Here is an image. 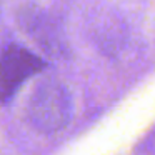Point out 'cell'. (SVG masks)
<instances>
[{
	"label": "cell",
	"mask_w": 155,
	"mask_h": 155,
	"mask_svg": "<svg viewBox=\"0 0 155 155\" xmlns=\"http://www.w3.org/2000/svg\"><path fill=\"white\" fill-rule=\"evenodd\" d=\"M74 102L67 85L55 77H45L35 84L25 104V117L40 134H55L72 120Z\"/></svg>",
	"instance_id": "cell-1"
},
{
	"label": "cell",
	"mask_w": 155,
	"mask_h": 155,
	"mask_svg": "<svg viewBox=\"0 0 155 155\" xmlns=\"http://www.w3.org/2000/svg\"><path fill=\"white\" fill-rule=\"evenodd\" d=\"M45 67L47 62L24 45H5L0 50V102L8 104L15 92Z\"/></svg>",
	"instance_id": "cell-2"
},
{
	"label": "cell",
	"mask_w": 155,
	"mask_h": 155,
	"mask_svg": "<svg viewBox=\"0 0 155 155\" xmlns=\"http://www.w3.org/2000/svg\"><path fill=\"white\" fill-rule=\"evenodd\" d=\"M18 25L28 37L35 40L50 57L65 58L68 57V44L62 34L58 24L40 7L32 4L22 5L17 15Z\"/></svg>",
	"instance_id": "cell-3"
}]
</instances>
